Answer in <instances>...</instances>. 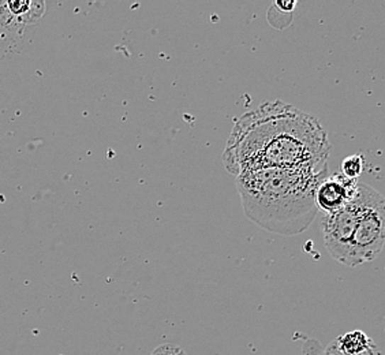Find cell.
<instances>
[{
    "label": "cell",
    "mask_w": 385,
    "mask_h": 355,
    "mask_svg": "<svg viewBox=\"0 0 385 355\" xmlns=\"http://www.w3.org/2000/svg\"><path fill=\"white\" fill-rule=\"evenodd\" d=\"M327 131L311 113L280 100L265 101L237 119L223 152L235 176L265 169H327Z\"/></svg>",
    "instance_id": "1"
},
{
    "label": "cell",
    "mask_w": 385,
    "mask_h": 355,
    "mask_svg": "<svg viewBox=\"0 0 385 355\" xmlns=\"http://www.w3.org/2000/svg\"><path fill=\"white\" fill-rule=\"evenodd\" d=\"M327 175V169H265L235 178L245 215L267 231L291 237L317 216L314 196Z\"/></svg>",
    "instance_id": "2"
},
{
    "label": "cell",
    "mask_w": 385,
    "mask_h": 355,
    "mask_svg": "<svg viewBox=\"0 0 385 355\" xmlns=\"http://www.w3.org/2000/svg\"><path fill=\"white\" fill-rule=\"evenodd\" d=\"M385 200L373 187L369 188L367 203L355 227L349 254L345 260L346 266H358L374 260L384 249Z\"/></svg>",
    "instance_id": "3"
},
{
    "label": "cell",
    "mask_w": 385,
    "mask_h": 355,
    "mask_svg": "<svg viewBox=\"0 0 385 355\" xmlns=\"http://www.w3.org/2000/svg\"><path fill=\"white\" fill-rule=\"evenodd\" d=\"M369 185H358L357 193L349 204L335 213L324 216L323 234L324 244L336 261L345 264L349 254L350 244L361 216V212L367 203Z\"/></svg>",
    "instance_id": "4"
},
{
    "label": "cell",
    "mask_w": 385,
    "mask_h": 355,
    "mask_svg": "<svg viewBox=\"0 0 385 355\" xmlns=\"http://www.w3.org/2000/svg\"><path fill=\"white\" fill-rule=\"evenodd\" d=\"M358 185L357 179H350L342 174L327 175L317 186L314 196L318 212L327 216L347 205L354 198Z\"/></svg>",
    "instance_id": "5"
},
{
    "label": "cell",
    "mask_w": 385,
    "mask_h": 355,
    "mask_svg": "<svg viewBox=\"0 0 385 355\" xmlns=\"http://www.w3.org/2000/svg\"><path fill=\"white\" fill-rule=\"evenodd\" d=\"M365 169V159L362 154H351L340 164V174L350 179H358Z\"/></svg>",
    "instance_id": "6"
},
{
    "label": "cell",
    "mask_w": 385,
    "mask_h": 355,
    "mask_svg": "<svg viewBox=\"0 0 385 355\" xmlns=\"http://www.w3.org/2000/svg\"><path fill=\"white\" fill-rule=\"evenodd\" d=\"M152 355H186L182 349L174 346V344H162L159 346Z\"/></svg>",
    "instance_id": "7"
},
{
    "label": "cell",
    "mask_w": 385,
    "mask_h": 355,
    "mask_svg": "<svg viewBox=\"0 0 385 355\" xmlns=\"http://www.w3.org/2000/svg\"><path fill=\"white\" fill-rule=\"evenodd\" d=\"M275 6L277 9H281V11H293L295 1H277Z\"/></svg>",
    "instance_id": "8"
}]
</instances>
